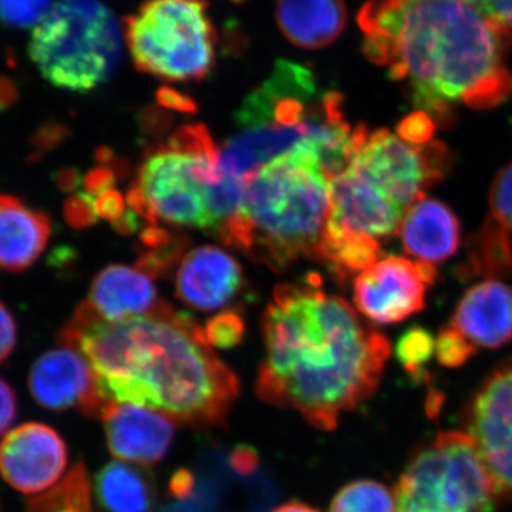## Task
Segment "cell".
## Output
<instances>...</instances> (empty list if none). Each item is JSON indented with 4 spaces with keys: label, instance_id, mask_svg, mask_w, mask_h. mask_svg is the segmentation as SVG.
<instances>
[{
    "label": "cell",
    "instance_id": "1",
    "mask_svg": "<svg viewBox=\"0 0 512 512\" xmlns=\"http://www.w3.org/2000/svg\"><path fill=\"white\" fill-rule=\"evenodd\" d=\"M262 329L256 394L320 431L335 430L375 396L392 355L389 339L326 292L318 275L276 286Z\"/></svg>",
    "mask_w": 512,
    "mask_h": 512
},
{
    "label": "cell",
    "instance_id": "2",
    "mask_svg": "<svg viewBox=\"0 0 512 512\" xmlns=\"http://www.w3.org/2000/svg\"><path fill=\"white\" fill-rule=\"evenodd\" d=\"M57 339L89 362L107 406L133 404L187 426L218 427L239 396L237 375L204 328L163 301L121 322L101 319L83 302Z\"/></svg>",
    "mask_w": 512,
    "mask_h": 512
},
{
    "label": "cell",
    "instance_id": "3",
    "mask_svg": "<svg viewBox=\"0 0 512 512\" xmlns=\"http://www.w3.org/2000/svg\"><path fill=\"white\" fill-rule=\"evenodd\" d=\"M357 23L363 53L406 84L409 100L437 126L456 123V107L488 110L512 92L505 56L512 25L487 18L464 0H369Z\"/></svg>",
    "mask_w": 512,
    "mask_h": 512
},
{
    "label": "cell",
    "instance_id": "4",
    "mask_svg": "<svg viewBox=\"0 0 512 512\" xmlns=\"http://www.w3.org/2000/svg\"><path fill=\"white\" fill-rule=\"evenodd\" d=\"M353 151L355 127L343 113L342 94L320 93L311 69L278 60L235 114V133L220 148V165L247 183L276 158L303 153L333 180L348 167Z\"/></svg>",
    "mask_w": 512,
    "mask_h": 512
},
{
    "label": "cell",
    "instance_id": "5",
    "mask_svg": "<svg viewBox=\"0 0 512 512\" xmlns=\"http://www.w3.org/2000/svg\"><path fill=\"white\" fill-rule=\"evenodd\" d=\"M330 183L308 154L276 158L248 178L241 207L218 235L274 271H285L301 258L316 259L329 220Z\"/></svg>",
    "mask_w": 512,
    "mask_h": 512
},
{
    "label": "cell",
    "instance_id": "6",
    "mask_svg": "<svg viewBox=\"0 0 512 512\" xmlns=\"http://www.w3.org/2000/svg\"><path fill=\"white\" fill-rule=\"evenodd\" d=\"M220 154L207 127L178 128L168 141L148 150L128 191V207L151 224L217 231L210 195L212 185L224 178Z\"/></svg>",
    "mask_w": 512,
    "mask_h": 512
},
{
    "label": "cell",
    "instance_id": "7",
    "mask_svg": "<svg viewBox=\"0 0 512 512\" xmlns=\"http://www.w3.org/2000/svg\"><path fill=\"white\" fill-rule=\"evenodd\" d=\"M121 35L116 15L100 0H59L36 26L29 56L53 86L92 92L119 69Z\"/></svg>",
    "mask_w": 512,
    "mask_h": 512
},
{
    "label": "cell",
    "instance_id": "8",
    "mask_svg": "<svg viewBox=\"0 0 512 512\" xmlns=\"http://www.w3.org/2000/svg\"><path fill=\"white\" fill-rule=\"evenodd\" d=\"M393 493L396 512H494L501 500L464 431H444L421 443Z\"/></svg>",
    "mask_w": 512,
    "mask_h": 512
},
{
    "label": "cell",
    "instance_id": "9",
    "mask_svg": "<svg viewBox=\"0 0 512 512\" xmlns=\"http://www.w3.org/2000/svg\"><path fill=\"white\" fill-rule=\"evenodd\" d=\"M140 72L168 82L201 80L215 63V30L202 0H146L124 20Z\"/></svg>",
    "mask_w": 512,
    "mask_h": 512
},
{
    "label": "cell",
    "instance_id": "10",
    "mask_svg": "<svg viewBox=\"0 0 512 512\" xmlns=\"http://www.w3.org/2000/svg\"><path fill=\"white\" fill-rule=\"evenodd\" d=\"M453 163V153L441 141L413 146L389 130L380 128L370 133L366 126L359 124L355 153L349 164L407 211L444 180Z\"/></svg>",
    "mask_w": 512,
    "mask_h": 512
},
{
    "label": "cell",
    "instance_id": "11",
    "mask_svg": "<svg viewBox=\"0 0 512 512\" xmlns=\"http://www.w3.org/2000/svg\"><path fill=\"white\" fill-rule=\"evenodd\" d=\"M461 424L500 498L512 501V357L494 367L471 394Z\"/></svg>",
    "mask_w": 512,
    "mask_h": 512
},
{
    "label": "cell",
    "instance_id": "12",
    "mask_svg": "<svg viewBox=\"0 0 512 512\" xmlns=\"http://www.w3.org/2000/svg\"><path fill=\"white\" fill-rule=\"evenodd\" d=\"M436 278L433 264L390 255L356 276L353 302L372 322L394 325L423 311Z\"/></svg>",
    "mask_w": 512,
    "mask_h": 512
},
{
    "label": "cell",
    "instance_id": "13",
    "mask_svg": "<svg viewBox=\"0 0 512 512\" xmlns=\"http://www.w3.org/2000/svg\"><path fill=\"white\" fill-rule=\"evenodd\" d=\"M404 214L352 164L330 183L328 231L389 241L399 232Z\"/></svg>",
    "mask_w": 512,
    "mask_h": 512
},
{
    "label": "cell",
    "instance_id": "14",
    "mask_svg": "<svg viewBox=\"0 0 512 512\" xmlns=\"http://www.w3.org/2000/svg\"><path fill=\"white\" fill-rule=\"evenodd\" d=\"M67 461L66 441L46 424H22L0 444V474L19 493L49 490L63 476Z\"/></svg>",
    "mask_w": 512,
    "mask_h": 512
},
{
    "label": "cell",
    "instance_id": "15",
    "mask_svg": "<svg viewBox=\"0 0 512 512\" xmlns=\"http://www.w3.org/2000/svg\"><path fill=\"white\" fill-rule=\"evenodd\" d=\"M29 389L40 406L53 412L79 409L89 417H101L107 404L97 390L96 379L82 353L60 346L40 356L30 370Z\"/></svg>",
    "mask_w": 512,
    "mask_h": 512
},
{
    "label": "cell",
    "instance_id": "16",
    "mask_svg": "<svg viewBox=\"0 0 512 512\" xmlns=\"http://www.w3.org/2000/svg\"><path fill=\"white\" fill-rule=\"evenodd\" d=\"M100 419L103 420L107 447L121 461L154 466L163 460L173 443V420L144 407L110 404Z\"/></svg>",
    "mask_w": 512,
    "mask_h": 512
},
{
    "label": "cell",
    "instance_id": "17",
    "mask_svg": "<svg viewBox=\"0 0 512 512\" xmlns=\"http://www.w3.org/2000/svg\"><path fill=\"white\" fill-rule=\"evenodd\" d=\"M244 272L234 256L212 245L192 249L181 259L175 289L185 306L197 311H217L237 298Z\"/></svg>",
    "mask_w": 512,
    "mask_h": 512
},
{
    "label": "cell",
    "instance_id": "18",
    "mask_svg": "<svg viewBox=\"0 0 512 512\" xmlns=\"http://www.w3.org/2000/svg\"><path fill=\"white\" fill-rule=\"evenodd\" d=\"M450 325L476 348L500 349L512 342V288L501 281L471 286Z\"/></svg>",
    "mask_w": 512,
    "mask_h": 512
},
{
    "label": "cell",
    "instance_id": "19",
    "mask_svg": "<svg viewBox=\"0 0 512 512\" xmlns=\"http://www.w3.org/2000/svg\"><path fill=\"white\" fill-rule=\"evenodd\" d=\"M399 234L407 254L433 265L451 258L461 244L457 215L444 202L427 198L406 211Z\"/></svg>",
    "mask_w": 512,
    "mask_h": 512
},
{
    "label": "cell",
    "instance_id": "20",
    "mask_svg": "<svg viewBox=\"0 0 512 512\" xmlns=\"http://www.w3.org/2000/svg\"><path fill=\"white\" fill-rule=\"evenodd\" d=\"M52 235L46 212L13 195L0 194V269L23 272L43 254Z\"/></svg>",
    "mask_w": 512,
    "mask_h": 512
},
{
    "label": "cell",
    "instance_id": "21",
    "mask_svg": "<svg viewBox=\"0 0 512 512\" xmlns=\"http://www.w3.org/2000/svg\"><path fill=\"white\" fill-rule=\"evenodd\" d=\"M153 279L141 269L110 265L94 278L86 303L107 322H121L153 311L157 303Z\"/></svg>",
    "mask_w": 512,
    "mask_h": 512
},
{
    "label": "cell",
    "instance_id": "22",
    "mask_svg": "<svg viewBox=\"0 0 512 512\" xmlns=\"http://www.w3.org/2000/svg\"><path fill=\"white\" fill-rule=\"evenodd\" d=\"M286 39L302 49H320L338 39L348 20L345 0H275Z\"/></svg>",
    "mask_w": 512,
    "mask_h": 512
},
{
    "label": "cell",
    "instance_id": "23",
    "mask_svg": "<svg viewBox=\"0 0 512 512\" xmlns=\"http://www.w3.org/2000/svg\"><path fill=\"white\" fill-rule=\"evenodd\" d=\"M94 493L106 512H151L156 504V487L147 471L119 461L97 473Z\"/></svg>",
    "mask_w": 512,
    "mask_h": 512
},
{
    "label": "cell",
    "instance_id": "24",
    "mask_svg": "<svg viewBox=\"0 0 512 512\" xmlns=\"http://www.w3.org/2000/svg\"><path fill=\"white\" fill-rule=\"evenodd\" d=\"M458 274L464 278L483 276L487 281L512 279V238L510 231L493 217L483 222L467 242L466 261Z\"/></svg>",
    "mask_w": 512,
    "mask_h": 512
},
{
    "label": "cell",
    "instance_id": "25",
    "mask_svg": "<svg viewBox=\"0 0 512 512\" xmlns=\"http://www.w3.org/2000/svg\"><path fill=\"white\" fill-rule=\"evenodd\" d=\"M29 512H93L92 481L82 463L55 490L30 500Z\"/></svg>",
    "mask_w": 512,
    "mask_h": 512
},
{
    "label": "cell",
    "instance_id": "26",
    "mask_svg": "<svg viewBox=\"0 0 512 512\" xmlns=\"http://www.w3.org/2000/svg\"><path fill=\"white\" fill-rule=\"evenodd\" d=\"M329 512H396V500L387 485L375 480H356L340 488Z\"/></svg>",
    "mask_w": 512,
    "mask_h": 512
},
{
    "label": "cell",
    "instance_id": "27",
    "mask_svg": "<svg viewBox=\"0 0 512 512\" xmlns=\"http://www.w3.org/2000/svg\"><path fill=\"white\" fill-rule=\"evenodd\" d=\"M436 355V339L429 330L413 326L397 340L396 356L403 369L414 379L426 375L427 363Z\"/></svg>",
    "mask_w": 512,
    "mask_h": 512
},
{
    "label": "cell",
    "instance_id": "28",
    "mask_svg": "<svg viewBox=\"0 0 512 512\" xmlns=\"http://www.w3.org/2000/svg\"><path fill=\"white\" fill-rule=\"evenodd\" d=\"M52 8V0H0V25L10 29L32 28Z\"/></svg>",
    "mask_w": 512,
    "mask_h": 512
},
{
    "label": "cell",
    "instance_id": "29",
    "mask_svg": "<svg viewBox=\"0 0 512 512\" xmlns=\"http://www.w3.org/2000/svg\"><path fill=\"white\" fill-rule=\"evenodd\" d=\"M204 335L211 348H235L244 339V318L237 311L222 312L205 323Z\"/></svg>",
    "mask_w": 512,
    "mask_h": 512
},
{
    "label": "cell",
    "instance_id": "30",
    "mask_svg": "<svg viewBox=\"0 0 512 512\" xmlns=\"http://www.w3.org/2000/svg\"><path fill=\"white\" fill-rule=\"evenodd\" d=\"M478 353V348L448 323L436 339V356L441 366L456 369L466 365Z\"/></svg>",
    "mask_w": 512,
    "mask_h": 512
},
{
    "label": "cell",
    "instance_id": "31",
    "mask_svg": "<svg viewBox=\"0 0 512 512\" xmlns=\"http://www.w3.org/2000/svg\"><path fill=\"white\" fill-rule=\"evenodd\" d=\"M491 217L512 232V163L495 175L490 188Z\"/></svg>",
    "mask_w": 512,
    "mask_h": 512
},
{
    "label": "cell",
    "instance_id": "32",
    "mask_svg": "<svg viewBox=\"0 0 512 512\" xmlns=\"http://www.w3.org/2000/svg\"><path fill=\"white\" fill-rule=\"evenodd\" d=\"M185 241L183 238H175L170 244L164 247L147 249L144 254H141L137 261V268L146 272L147 275L163 276L171 271V268L183 255Z\"/></svg>",
    "mask_w": 512,
    "mask_h": 512
},
{
    "label": "cell",
    "instance_id": "33",
    "mask_svg": "<svg viewBox=\"0 0 512 512\" xmlns=\"http://www.w3.org/2000/svg\"><path fill=\"white\" fill-rule=\"evenodd\" d=\"M436 121L431 119L429 114L417 110L416 113L409 114L397 124V136L413 144V146H423L430 143L434 133H436Z\"/></svg>",
    "mask_w": 512,
    "mask_h": 512
},
{
    "label": "cell",
    "instance_id": "34",
    "mask_svg": "<svg viewBox=\"0 0 512 512\" xmlns=\"http://www.w3.org/2000/svg\"><path fill=\"white\" fill-rule=\"evenodd\" d=\"M64 218L74 229H84L96 224L97 215L94 198L87 192H76L64 204Z\"/></svg>",
    "mask_w": 512,
    "mask_h": 512
},
{
    "label": "cell",
    "instance_id": "35",
    "mask_svg": "<svg viewBox=\"0 0 512 512\" xmlns=\"http://www.w3.org/2000/svg\"><path fill=\"white\" fill-rule=\"evenodd\" d=\"M126 202V198L119 191L109 190L94 198V208L99 217L114 224L126 214Z\"/></svg>",
    "mask_w": 512,
    "mask_h": 512
},
{
    "label": "cell",
    "instance_id": "36",
    "mask_svg": "<svg viewBox=\"0 0 512 512\" xmlns=\"http://www.w3.org/2000/svg\"><path fill=\"white\" fill-rule=\"evenodd\" d=\"M16 340H18L16 320L10 313L8 306L0 302V363L5 362L12 355Z\"/></svg>",
    "mask_w": 512,
    "mask_h": 512
},
{
    "label": "cell",
    "instance_id": "37",
    "mask_svg": "<svg viewBox=\"0 0 512 512\" xmlns=\"http://www.w3.org/2000/svg\"><path fill=\"white\" fill-rule=\"evenodd\" d=\"M84 188L87 194L92 195L93 198L99 197L104 191L113 190L116 184V171L111 167L94 168L89 174L84 177Z\"/></svg>",
    "mask_w": 512,
    "mask_h": 512
},
{
    "label": "cell",
    "instance_id": "38",
    "mask_svg": "<svg viewBox=\"0 0 512 512\" xmlns=\"http://www.w3.org/2000/svg\"><path fill=\"white\" fill-rule=\"evenodd\" d=\"M18 417V399L12 386L0 379V434L12 426Z\"/></svg>",
    "mask_w": 512,
    "mask_h": 512
},
{
    "label": "cell",
    "instance_id": "39",
    "mask_svg": "<svg viewBox=\"0 0 512 512\" xmlns=\"http://www.w3.org/2000/svg\"><path fill=\"white\" fill-rule=\"evenodd\" d=\"M157 100L165 109L180 111V113H194L197 111V104L190 97L175 92L170 87H161L157 93Z\"/></svg>",
    "mask_w": 512,
    "mask_h": 512
},
{
    "label": "cell",
    "instance_id": "40",
    "mask_svg": "<svg viewBox=\"0 0 512 512\" xmlns=\"http://www.w3.org/2000/svg\"><path fill=\"white\" fill-rule=\"evenodd\" d=\"M258 464V453L252 447L239 446L231 454V466L242 476L254 473Z\"/></svg>",
    "mask_w": 512,
    "mask_h": 512
},
{
    "label": "cell",
    "instance_id": "41",
    "mask_svg": "<svg viewBox=\"0 0 512 512\" xmlns=\"http://www.w3.org/2000/svg\"><path fill=\"white\" fill-rule=\"evenodd\" d=\"M192 488H194V477L188 470H178L171 477L170 481V493L175 498H187L191 494Z\"/></svg>",
    "mask_w": 512,
    "mask_h": 512
},
{
    "label": "cell",
    "instance_id": "42",
    "mask_svg": "<svg viewBox=\"0 0 512 512\" xmlns=\"http://www.w3.org/2000/svg\"><path fill=\"white\" fill-rule=\"evenodd\" d=\"M56 184L60 190L66 192L76 191L82 184V175L74 168H63L56 175Z\"/></svg>",
    "mask_w": 512,
    "mask_h": 512
},
{
    "label": "cell",
    "instance_id": "43",
    "mask_svg": "<svg viewBox=\"0 0 512 512\" xmlns=\"http://www.w3.org/2000/svg\"><path fill=\"white\" fill-rule=\"evenodd\" d=\"M19 99V90L16 84L8 77H0V110L9 109Z\"/></svg>",
    "mask_w": 512,
    "mask_h": 512
},
{
    "label": "cell",
    "instance_id": "44",
    "mask_svg": "<svg viewBox=\"0 0 512 512\" xmlns=\"http://www.w3.org/2000/svg\"><path fill=\"white\" fill-rule=\"evenodd\" d=\"M140 215L133 210L127 211L119 221L114 222L113 227L121 235H131L140 227Z\"/></svg>",
    "mask_w": 512,
    "mask_h": 512
},
{
    "label": "cell",
    "instance_id": "45",
    "mask_svg": "<svg viewBox=\"0 0 512 512\" xmlns=\"http://www.w3.org/2000/svg\"><path fill=\"white\" fill-rule=\"evenodd\" d=\"M60 127L59 126H47L43 128V130L39 131L35 138V143L37 144V150L45 151L47 148L55 146L57 141L60 138Z\"/></svg>",
    "mask_w": 512,
    "mask_h": 512
},
{
    "label": "cell",
    "instance_id": "46",
    "mask_svg": "<svg viewBox=\"0 0 512 512\" xmlns=\"http://www.w3.org/2000/svg\"><path fill=\"white\" fill-rule=\"evenodd\" d=\"M272 512H320L316 510V508L311 507V505L301 503V501H289L281 507L276 508V510Z\"/></svg>",
    "mask_w": 512,
    "mask_h": 512
}]
</instances>
